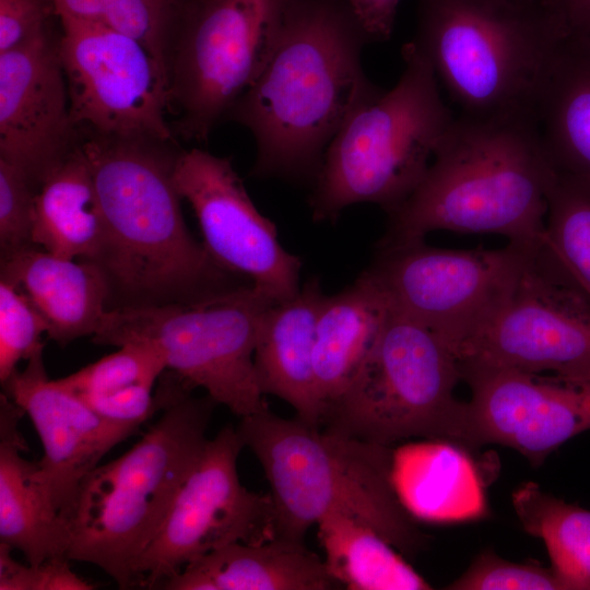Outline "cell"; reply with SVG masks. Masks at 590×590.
<instances>
[{"label":"cell","mask_w":590,"mask_h":590,"mask_svg":"<svg viewBox=\"0 0 590 590\" xmlns=\"http://www.w3.org/2000/svg\"><path fill=\"white\" fill-rule=\"evenodd\" d=\"M244 447L229 425L209 438L138 563L141 588L158 589L190 562L226 544L276 538L271 495L249 491L239 480L237 460Z\"/></svg>","instance_id":"4fadbf2b"},{"label":"cell","mask_w":590,"mask_h":590,"mask_svg":"<svg viewBox=\"0 0 590 590\" xmlns=\"http://www.w3.org/2000/svg\"><path fill=\"white\" fill-rule=\"evenodd\" d=\"M12 551L0 542V590H39L38 566L17 562Z\"/></svg>","instance_id":"d590c367"},{"label":"cell","mask_w":590,"mask_h":590,"mask_svg":"<svg viewBox=\"0 0 590 590\" xmlns=\"http://www.w3.org/2000/svg\"><path fill=\"white\" fill-rule=\"evenodd\" d=\"M535 247L445 249L420 240L378 247L365 271L393 310L434 331L456 354L505 300Z\"/></svg>","instance_id":"8fae6325"},{"label":"cell","mask_w":590,"mask_h":590,"mask_svg":"<svg viewBox=\"0 0 590 590\" xmlns=\"http://www.w3.org/2000/svg\"><path fill=\"white\" fill-rule=\"evenodd\" d=\"M58 42L47 28L0 54V158L38 186L79 145Z\"/></svg>","instance_id":"e0dca14e"},{"label":"cell","mask_w":590,"mask_h":590,"mask_svg":"<svg viewBox=\"0 0 590 590\" xmlns=\"http://www.w3.org/2000/svg\"><path fill=\"white\" fill-rule=\"evenodd\" d=\"M460 363L424 324L393 310L359 369L324 410L321 427L390 447L427 438L470 449Z\"/></svg>","instance_id":"ba28073f"},{"label":"cell","mask_w":590,"mask_h":590,"mask_svg":"<svg viewBox=\"0 0 590 590\" xmlns=\"http://www.w3.org/2000/svg\"><path fill=\"white\" fill-rule=\"evenodd\" d=\"M175 182L194 212L203 246L221 267L250 281L273 304L298 293L302 261L282 247L275 224L258 211L231 157L182 150Z\"/></svg>","instance_id":"9a60e30c"},{"label":"cell","mask_w":590,"mask_h":590,"mask_svg":"<svg viewBox=\"0 0 590 590\" xmlns=\"http://www.w3.org/2000/svg\"><path fill=\"white\" fill-rule=\"evenodd\" d=\"M79 145L104 221V244L91 263L106 281L107 311L198 303L252 285L188 231L175 140L83 134Z\"/></svg>","instance_id":"6da1fadb"},{"label":"cell","mask_w":590,"mask_h":590,"mask_svg":"<svg viewBox=\"0 0 590 590\" xmlns=\"http://www.w3.org/2000/svg\"><path fill=\"white\" fill-rule=\"evenodd\" d=\"M166 369L154 344L129 342L57 380L103 418L140 428L160 411L153 389Z\"/></svg>","instance_id":"484cf974"},{"label":"cell","mask_w":590,"mask_h":590,"mask_svg":"<svg viewBox=\"0 0 590 590\" xmlns=\"http://www.w3.org/2000/svg\"><path fill=\"white\" fill-rule=\"evenodd\" d=\"M369 42L389 39L400 0H344Z\"/></svg>","instance_id":"e575fe53"},{"label":"cell","mask_w":590,"mask_h":590,"mask_svg":"<svg viewBox=\"0 0 590 590\" xmlns=\"http://www.w3.org/2000/svg\"><path fill=\"white\" fill-rule=\"evenodd\" d=\"M469 386L470 449L511 448L532 465L590 429V385L552 374L459 362Z\"/></svg>","instance_id":"2e32d148"},{"label":"cell","mask_w":590,"mask_h":590,"mask_svg":"<svg viewBox=\"0 0 590 590\" xmlns=\"http://www.w3.org/2000/svg\"><path fill=\"white\" fill-rule=\"evenodd\" d=\"M543 246L590 299V177L554 168Z\"/></svg>","instance_id":"f1b7e54d"},{"label":"cell","mask_w":590,"mask_h":590,"mask_svg":"<svg viewBox=\"0 0 590 590\" xmlns=\"http://www.w3.org/2000/svg\"><path fill=\"white\" fill-rule=\"evenodd\" d=\"M396 85L358 106L328 145L309 206L317 222L369 202L393 212L416 188L455 120L434 69L412 40Z\"/></svg>","instance_id":"52a82bcc"},{"label":"cell","mask_w":590,"mask_h":590,"mask_svg":"<svg viewBox=\"0 0 590 590\" xmlns=\"http://www.w3.org/2000/svg\"><path fill=\"white\" fill-rule=\"evenodd\" d=\"M449 590H565L553 568L514 563L484 551L446 587Z\"/></svg>","instance_id":"1f68e13d"},{"label":"cell","mask_w":590,"mask_h":590,"mask_svg":"<svg viewBox=\"0 0 590 590\" xmlns=\"http://www.w3.org/2000/svg\"><path fill=\"white\" fill-rule=\"evenodd\" d=\"M260 462L276 514V538L305 542L331 512L368 524L399 552L413 555L426 536L398 489L390 447L284 418L269 409L236 427Z\"/></svg>","instance_id":"5b68a950"},{"label":"cell","mask_w":590,"mask_h":590,"mask_svg":"<svg viewBox=\"0 0 590 590\" xmlns=\"http://www.w3.org/2000/svg\"><path fill=\"white\" fill-rule=\"evenodd\" d=\"M293 0H181L166 55L176 131L206 141L256 81Z\"/></svg>","instance_id":"30bf717a"},{"label":"cell","mask_w":590,"mask_h":590,"mask_svg":"<svg viewBox=\"0 0 590 590\" xmlns=\"http://www.w3.org/2000/svg\"><path fill=\"white\" fill-rule=\"evenodd\" d=\"M3 393L31 418L44 447L38 480L64 521L83 480L117 444L139 427L109 422L46 371L43 351L1 384ZM67 528V527H66Z\"/></svg>","instance_id":"ac0fdd59"},{"label":"cell","mask_w":590,"mask_h":590,"mask_svg":"<svg viewBox=\"0 0 590 590\" xmlns=\"http://www.w3.org/2000/svg\"><path fill=\"white\" fill-rule=\"evenodd\" d=\"M330 576L351 590H429L433 587L376 530L342 512L317 522Z\"/></svg>","instance_id":"4316f807"},{"label":"cell","mask_w":590,"mask_h":590,"mask_svg":"<svg viewBox=\"0 0 590 590\" xmlns=\"http://www.w3.org/2000/svg\"><path fill=\"white\" fill-rule=\"evenodd\" d=\"M512 505L523 529L543 540L565 590H590V510L532 482L514 492Z\"/></svg>","instance_id":"83f0119b"},{"label":"cell","mask_w":590,"mask_h":590,"mask_svg":"<svg viewBox=\"0 0 590 590\" xmlns=\"http://www.w3.org/2000/svg\"><path fill=\"white\" fill-rule=\"evenodd\" d=\"M166 369L155 391L160 416L120 457L81 483L66 520L70 560L97 566L120 589L141 588L138 563L209 438L217 403Z\"/></svg>","instance_id":"277c9868"},{"label":"cell","mask_w":590,"mask_h":590,"mask_svg":"<svg viewBox=\"0 0 590 590\" xmlns=\"http://www.w3.org/2000/svg\"><path fill=\"white\" fill-rule=\"evenodd\" d=\"M34 245L68 259L93 262L104 244V221L80 145L44 177L36 193Z\"/></svg>","instance_id":"d4e9b609"},{"label":"cell","mask_w":590,"mask_h":590,"mask_svg":"<svg viewBox=\"0 0 590 590\" xmlns=\"http://www.w3.org/2000/svg\"><path fill=\"white\" fill-rule=\"evenodd\" d=\"M47 324L28 298L0 280V381L8 380L17 364L43 351Z\"/></svg>","instance_id":"4dcf8cb0"},{"label":"cell","mask_w":590,"mask_h":590,"mask_svg":"<svg viewBox=\"0 0 590 590\" xmlns=\"http://www.w3.org/2000/svg\"><path fill=\"white\" fill-rule=\"evenodd\" d=\"M23 410L0 396V542L19 550L30 565L66 556L64 521L49 502L37 476V462L26 460L19 430ZM67 557V556H66Z\"/></svg>","instance_id":"7402d4cb"},{"label":"cell","mask_w":590,"mask_h":590,"mask_svg":"<svg viewBox=\"0 0 590 590\" xmlns=\"http://www.w3.org/2000/svg\"><path fill=\"white\" fill-rule=\"evenodd\" d=\"M324 297L318 279H309L294 297L271 304L261 318L253 354L261 392L285 401L297 418L316 427H321L324 413L314 367Z\"/></svg>","instance_id":"d6986e66"},{"label":"cell","mask_w":590,"mask_h":590,"mask_svg":"<svg viewBox=\"0 0 590 590\" xmlns=\"http://www.w3.org/2000/svg\"><path fill=\"white\" fill-rule=\"evenodd\" d=\"M553 175L538 123L459 115L416 188L388 214L378 247L425 240L434 231L538 246Z\"/></svg>","instance_id":"3957f363"},{"label":"cell","mask_w":590,"mask_h":590,"mask_svg":"<svg viewBox=\"0 0 590 590\" xmlns=\"http://www.w3.org/2000/svg\"><path fill=\"white\" fill-rule=\"evenodd\" d=\"M37 190L24 170L0 158V259L36 246L32 229Z\"/></svg>","instance_id":"d6a6232c"},{"label":"cell","mask_w":590,"mask_h":590,"mask_svg":"<svg viewBox=\"0 0 590 590\" xmlns=\"http://www.w3.org/2000/svg\"><path fill=\"white\" fill-rule=\"evenodd\" d=\"M45 0H0V54L46 30Z\"/></svg>","instance_id":"836d02e7"},{"label":"cell","mask_w":590,"mask_h":590,"mask_svg":"<svg viewBox=\"0 0 590 590\" xmlns=\"http://www.w3.org/2000/svg\"><path fill=\"white\" fill-rule=\"evenodd\" d=\"M559 12L571 32L590 37V0H562Z\"/></svg>","instance_id":"f35d334b"},{"label":"cell","mask_w":590,"mask_h":590,"mask_svg":"<svg viewBox=\"0 0 590 590\" xmlns=\"http://www.w3.org/2000/svg\"><path fill=\"white\" fill-rule=\"evenodd\" d=\"M60 21L106 24L103 0H48Z\"/></svg>","instance_id":"74e56055"},{"label":"cell","mask_w":590,"mask_h":590,"mask_svg":"<svg viewBox=\"0 0 590 590\" xmlns=\"http://www.w3.org/2000/svg\"><path fill=\"white\" fill-rule=\"evenodd\" d=\"M367 43L344 0H293L266 66L227 117L255 139L250 176L312 186L341 126L382 91L362 67Z\"/></svg>","instance_id":"7a4b0ae2"},{"label":"cell","mask_w":590,"mask_h":590,"mask_svg":"<svg viewBox=\"0 0 590 590\" xmlns=\"http://www.w3.org/2000/svg\"><path fill=\"white\" fill-rule=\"evenodd\" d=\"M512 1H516L524 5H529V7L557 10V11H559V5L562 2V0H512Z\"/></svg>","instance_id":"ab89813d"},{"label":"cell","mask_w":590,"mask_h":590,"mask_svg":"<svg viewBox=\"0 0 590 590\" xmlns=\"http://www.w3.org/2000/svg\"><path fill=\"white\" fill-rule=\"evenodd\" d=\"M60 23L58 49L78 132L174 141L166 74L151 52L107 24Z\"/></svg>","instance_id":"5bb4252c"},{"label":"cell","mask_w":590,"mask_h":590,"mask_svg":"<svg viewBox=\"0 0 590 590\" xmlns=\"http://www.w3.org/2000/svg\"><path fill=\"white\" fill-rule=\"evenodd\" d=\"M271 304L248 285L198 303L110 310L92 341L117 347L154 344L167 369L244 417L269 409L253 354L261 318Z\"/></svg>","instance_id":"9c48e42d"},{"label":"cell","mask_w":590,"mask_h":590,"mask_svg":"<svg viewBox=\"0 0 590 590\" xmlns=\"http://www.w3.org/2000/svg\"><path fill=\"white\" fill-rule=\"evenodd\" d=\"M103 3L106 24L144 46L166 74L169 38L181 0H103Z\"/></svg>","instance_id":"f546056e"},{"label":"cell","mask_w":590,"mask_h":590,"mask_svg":"<svg viewBox=\"0 0 590 590\" xmlns=\"http://www.w3.org/2000/svg\"><path fill=\"white\" fill-rule=\"evenodd\" d=\"M472 362L590 385V299L542 243L489 320L456 352Z\"/></svg>","instance_id":"7c38bea8"},{"label":"cell","mask_w":590,"mask_h":590,"mask_svg":"<svg viewBox=\"0 0 590 590\" xmlns=\"http://www.w3.org/2000/svg\"><path fill=\"white\" fill-rule=\"evenodd\" d=\"M66 556H56L37 565L39 590H92L95 587L78 576Z\"/></svg>","instance_id":"8d00e7d4"},{"label":"cell","mask_w":590,"mask_h":590,"mask_svg":"<svg viewBox=\"0 0 590 590\" xmlns=\"http://www.w3.org/2000/svg\"><path fill=\"white\" fill-rule=\"evenodd\" d=\"M341 588L305 542H233L187 564L163 590H331Z\"/></svg>","instance_id":"44dd1931"},{"label":"cell","mask_w":590,"mask_h":590,"mask_svg":"<svg viewBox=\"0 0 590 590\" xmlns=\"http://www.w3.org/2000/svg\"><path fill=\"white\" fill-rule=\"evenodd\" d=\"M538 127L554 168L590 177V37L563 36L541 99Z\"/></svg>","instance_id":"cb8c5ba5"},{"label":"cell","mask_w":590,"mask_h":590,"mask_svg":"<svg viewBox=\"0 0 590 590\" xmlns=\"http://www.w3.org/2000/svg\"><path fill=\"white\" fill-rule=\"evenodd\" d=\"M389 312L387 297L366 271L341 292L326 295L314 347L316 381L324 410L359 369Z\"/></svg>","instance_id":"603a6c76"},{"label":"cell","mask_w":590,"mask_h":590,"mask_svg":"<svg viewBox=\"0 0 590 590\" xmlns=\"http://www.w3.org/2000/svg\"><path fill=\"white\" fill-rule=\"evenodd\" d=\"M0 260V280L28 298L47 324L46 334L59 346L97 332L107 312L108 290L95 266L38 246Z\"/></svg>","instance_id":"ffe728a7"},{"label":"cell","mask_w":590,"mask_h":590,"mask_svg":"<svg viewBox=\"0 0 590 590\" xmlns=\"http://www.w3.org/2000/svg\"><path fill=\"white\" fill-rule=\"evenodd\" d=\"M567 28L559 11L512 0H418L413 42L460 116L538 123Z\"/></svg>","instance_id":"8992f818"}]
</instances>
